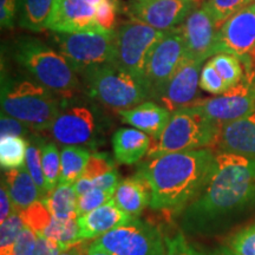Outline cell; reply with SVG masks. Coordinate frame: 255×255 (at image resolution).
<instances>
[{"label":"cell","instance_id":"6da1fadb","mask_svg":"<svg viewBox=\"0 0 255 255\" xmlns=\"http://www.w3.org/2000/svg\"><path fill=\"white\" fill-rule=\"evenodd\" d=\"M254 207L255 157L219 152L202 189L183 209L181 226L203 234Z\"/></svg>","mask_w":255,"mask_h":255},{"label":"cell","instance_id":"7a4b0ae2","mask_svg":"<svg viewBox=\"0 0 255 255\" xmlns=\"http://www.w3.org/2000/svg\"><path fill=\"white\" fill-rule=\"evenodd\" d=\"M215 152L212 148L170 152L139 165L151 191L150 207L156 210H183L194 200L209 176Z\"/></svg>","mask_w":255,"mask_h":255},{"label":"cell","instance_id":"3957f363","mask_svg":"<svg viewBox=\"0 0 255 255\" xmlns=\"http://www.w3.org/2000/svg\"><path fill=\"white\" fill-rule=\"evenodd\" d=\"M13 57L34 81L63 100L81 90L77 73L58 50L36 38L20 37L13 46Z\"/></svg>","mask_w":255,"mask_h":255},{"label":"cell","instance_id":"277c9868","mask_svg":"<svg viewBox=\"0 0 255 255\" xmlns=\"http://www.w3.org/2000/svg\"><path fill=\"white\" fill-rule=\"evenodd\" d=\"M65 100L30 79H2L1 113L41 131L50 129L65 107Z\"/></svg>","mask_w":255,"mask_h":255},{"label":"cell","instance_id":"5b68a950","mask_svg":"<svg viewBox=\"0 0 255 255\" xmlns=\"http://www.w3.org/2000/svg\"><path fill=\"white\" fill-rule=\"evenodd\" d=\"M82 76L89 96L111 109H130L150 98L144 79L115 63L97 66Z\"/></svg>","mask_w":255,"mask_h":255},{"label":"cell","instance_id":"8992f818","mask_svg":"<svg viewBox=\"0 0 255 255\" xmlns=\"http://www.w3.org/2000/svg\"><path fill=\"white\" fill-rule=\"evenodd\" d=\"M219 127L191 107L181 108L169 120L163 132L151 139L148 157L214 146Z\"/></svg>","mask_w":255,"mask_h":255},{"label":"cell","instance_id":"52a82bcc","mask_svg":"<svg viewBox=\"0 0 255 255\" xmlns=\"http://www.w3.org/2000/svg\"><path fill=\"white\" fill-rule=\"evenodd\" d=\"M50 38L77 75L115 62L116 31L53 32Z\"/></svg>","mask_w":255,"mask_h":255},{"label":"cell","instance_id":"ba28073f","mask_svg":"<svg viewBox=\"0 0 255 255\" xmlns=\"http://www.w3.org/2000/svg\"><path fill=\"white\" fill-rule=\"evenodd\" d=\"M169 31L157 30L137 20L123 24L116 31V56L114 63L144 79L145 66L151 51Z\"/></svg>","mask_w":255,"mask_h":255},{"label":"cell","instance_id":"9c48e42d","mask_svg":"<svg viewBox=\"0 0 255 255\" xmlns=\"http://www.w3.org/2000/svg\"><path fill=\"white\" fill-rule=\"evenodd\" d=\"M231 53L242 62L247 81L255 77V2L237 12L218 32L216 53Z\"/></svg>","mask_w":255,"mask_h":255},{"label":"cell","instance_id":"30bf717a","mask_svg":"<svg viewBox=\"0 0 255 255\" xmlns=\"http://www.w3.org/2000/svg\"><path fill=\"white\" fill-rule=\"evenodd\" d=\"M92 242L113 255H165L158 229L135 218Z\"/></svg>","mask_w":255,"mask_h":255},{"label":"cell","instance_id":"8fae6325","mask_svg":"<svg viewBox=\"0 0 255 255\" xmlns=\"http://www.w3.org/2000/svg\"><path fill=\"white\" fill-rule=\"evenodd\" d=\"M186 58V45L181 28H173L156 44L146 63L144 81L150 91V98H157Z\"/></svg>","mask_w":255,"mask_h":255},{"label":"cell","instance_id":"7c38bea8","mask_svg":"<svg viewBox=\"0 0 255 255\" xmlns=\"http://www.w3.org/2000/svg\"><path fill=\"white\" fill-rule=\"evenodd\" d=\"M188 107L200 111L209 121L221 127L254 113L255 85L244 78L225 94L207 100H195Z\"/></svg>","mask_w":255,"mask_h":255},{"label":"cell","instance_id":"4fadbf2b","mask_svg":"<svg viewBox=\"0 0 255 255\" xmlns=\"http://www.w3.org/2000/svg\"><path fill=\"white\" fill-rule=\"evenodd\" d=\"M187 58L205 62L216 55L219 26L206 4L190 12L180 27Z\"/></svg>","mask_w":255,"mask_h":255},{"label":"cell","instance_id":"5bb4252c","mask_svg":"<svg viewBox=\"0 0 255 255\" xmlns=\"http://www.w3.org/2000/svg\"><path fill=\"white\" fill-rule=\"evenodd\" d=\"M193 8V0H131L128 12L132 20L169 31L186 20Z\"/></svg>","mask_w":255,"mask_h":255},{"label":"cell","instance_id":"9a60e30c","mask_svg":"<svg viewBox=\"0 0 255 255\" xmlns=\"http://www.w3.org/2000/svg\"><path fill=\"white\" fill-rule=\"evenodd\" d=\"M49 130L52 138L59 144H89L96 131L95 115L84 105H65Z\"/></svg>","mask_w":255,"mask_h":255},{"label":"cell","instance_id":"2e32d148","mask_svg":"<svg viewBox=\"0 0 255 255\" xmlns=\"http://www.w3.org/2000/svg\"><path fill=\"white\" fill-rule=\"evenodd\" d=\"M203 62L186 58L169 79L156 100L171 113L186 108L196 100L200 88V73Z\"/></svg>","mask_w":255,"mask_h":255},{"label":"cell","instance_id":"e0dca14e","mask_svg":"<svg viewBox=\"0 0 255 255\" xmlns=\"http://www.w3.org/2000/svg\"><path fill=\"white\" fill-rule=\"evenodd\" d=\"M47 30L59 33L104 31L96 21V7L84 0H56Z\"/></svg>","mask_w":255,"mask_h":255},{"label":"cell","instance_id":"ac0fdd59","mask_svg":"<svg viewBox=\"0 0 255 255\" xmlns=\"http://www.w3.org/2000/svg\"><path fill=\"white\" fill-rule=\"evenodd\" d=\"M214 148L220 152L255 157V111L219 127Z\"/></svg>","mask_w":255,"mask_h":255},{"label":"cell","instance_id":"d6986e66","mask_svg":"<svg viewBox=\"0 0 255 255\" xmlns=\"http://www.w3.org/2000/svg\"><path fill=\"white\" fill-rule=\"evenodd\" d=\"M133 219V216L123 212L115 202L114 197L91 212L78 216L79 234L83 241L89 239H97L105 233L127 225Z\"/></svg>","mask_w":255,"mask_h":255},{"label":"cell","instance_id":"ffe728a7","mask_svg":"<svg viewBox=\"0 0 255 255\" xmlns=\"http://www.w3.org/2000/svg\"><path fill=\"white\" fill-rule=\"evenodd\" d=\"M119 114L123 123L148 133L151 139L157 138L163 132L171 117V111L163 105L148 101L130 109L119 110Z\"/></svg>","mask_w":255,"mask_h":255},{"label":"cell","instance_id":"44dd1931","mask_svg":"<svg viewBox=\"0 0 255 255\" xmlns=\"http://www.w3.org/2000/svg\"><path fill=\"white\" fill-rule=\"evenodd\" d=\"M115 159L121 164L131 165L148 154L151 137L138 129L121 128L111 137Z\"/></svg>","mask_w":255,"mask_h":255},{"label":"cell","instance_id":"7402d4cb","mask_svg":"<svg viewBox=\"0 0 255 255\" xmlns=\"http://www.w3.org/2000/svg\"><path fill=\"white\" fill-rule=\"evenodd\" d=\"M114 200L123 212L136 218L146 206H150L151 191L144 178L136 174L121 181L115 191Z\"/></svg>","mask_w":255,"mask_h":255},{"label":"cell","instance_id":"603a6c76","mask_svg":"<svg viewBox=\"0 0 255 255\" xmlns=\"http://www.w3.org/2000/svg\"><path fill=\"white\" fill-rule=\"evenodd\" d=\"M1 180L8 189L13 212L21 213L32 203L41 200L39 189L26 167L7 169L2 173Z\"/></svg>","mask_w":255,"mask_h":255},{"label":"cell","instance_id":"cb8c5ba5","mask_svg":"<svg viewBox=\"0 0 255 255\" xmlns=\"http://www.w3.org/2000/svg\"><path fill=\"white\" fill-rule=\"evenodd\" d=\"M56 0H20L19 2V25L32 32L47 28Z\"/></svg>","mask_w":255,"mask_h":255},{"label":"cell","instance_id":"d4e9b609","mask_svg":"<svg viewBox=\"0 0 255 255\" xmlns=\"http://www.w3.org/2000/svg\"><path fill=\"white\" fill-rule=\"evenodd\" d=\"M90 156V151L82 145H64L60 151L59 184L73 186L84 173Z\"/></svg>","mask_w":255,"mask_h":255},{"label":"cell","instance_id":"484cf974","mask_svg":"<svg viewBox=\"0 0 255 255\" xmlns=\"http://www.w3.org/2000/svg\"><path fill=\"white\" fill-rule=\"evenodd\" d=\"M77 200L78 195L73 186L58 184L41 201L53 218L77 219Z\"/></svg>","mask_w":255,"mask_h":255},{"label":"cell","instance_id":"4316f807","mask_svg":"<svg viewBox=\"0 0 255 255\" xmlns=\"http://www.w3.org/2000/svg\"><path fill=\"white\" fill-rule=\"evenodd\" d=\"M28 141L23 136H6L0 138V164L2 170L24 167L26 163Z\"/></svg>","mask_w":255,"mask_h":255},{"label":"cell","instance_id":"83f0119b","mask_svg":"<svg viewBox=\"0 0 255 255\" xmlns=\"http://www.w3.org/2000/svg\"><path fill=\"white\" fill-rule=\"evenodd\" d=\"M39 234L51 239V240L58 241L66 247H70L72 245L83 241L81 239V234H79L77 219L53 218L50 225Z\"/></svg>","mask_w":255,"mask_h":255},{"label":"cell","instance_id":"f1b7e54d","mask_svg":"<svg viewBox=\"0 0 255 255\" xmlns=\"http://www.w3.org/2000/svg\"><path fill=\"white\" fill-rule=\"evenodd\" d=\"M214 68L218 70L223 81L231 89L238 85L245 77V69L241 60L231 53H216L210 58Z\"/></svg>","mask_w":255,"mask_h":255},{"label":"cell","instance_id":"f546056e","mask_svg":"<svg viewBox=\"0 0 255 255\" xmlns=\"http://www.w3.org/2000/svg\"><path fill=\"white\" fill-rule=\"evenodd\" d=\"M41 165H43L47 194L59 184L60 154L53 142H44L41 145Z\"/></svg>","mask_w":255,"mask_h":255},{"label":"cell","instance_id":"4dcf8cb0","mask_svg":"<svg viewBox=\"0 0 255 255\" xmlns=\"http://www.w3.org/2000/svg\"><path fill=\"white\" fill-rule=\"evenodd\" d=\"M43 139L33 136L28 141L27 152H26V165L28 173L33 178L34 183L37 184L38 189L41 195V200L47 195L45 187V176H44L43 165H41V145H43Z\"/></svg>","mask_w":255,"mask_h":255},{"label":"cell","instance_id":"1f68e13d","mask_svg":"<svg viewBox=\"0 0 255 255\" xmlns=\"http://www.w3.org/2000/svg\"><path fill=\"white\" fill-rule=\"evenodd\" d=\"M25 227L23 219L17 212L0 223V255H12L15 241Z\"/></svg>","mask_w":255,"mask_h":255},{"label":"cell","instance_id":"d6a6232c","mask_svg":"<svg viewBox=\"0 0 255 255\" xmlns=\"http://www.w3.org/2000/svg\"><path fill=\"white\" fill-rule=\"evenodd\" d=\"M19 214L23 219L25 226L36 232L37 234L43 232L53 219V216L51 215L49 209L46 208V206L44 205L41 200L32 203L30 207H27Z\"/></svg>","mask_w":255,"mask_h":255},{"label":"cell","instance_id":"836d02e7","mask_svg":"<svg viewBox=\"0 0 255 255\" xmlns=\"http://www.w3.org/2000/svg\"><path fill=\"white\" fill-rule=\"evenodd\" d=\"M250 4L251 0H208L206 2L219 28L227 19Z\"/></svg>","mask_w":255,"mask_h":255},{"label":"cell","instance_id":"e575fe53","mask_svg":"<svg viewBox=\"0 0 255 255\" xmlns=\"http://www.w3.org/2000/svg\"><path fill=\"white\" fill-rule=\"evenodd\" d=\"M200 88L212 95H222L229 90L228 85L226 84V82L223 81L210 60H208L201 69Z\"/></svg>","mask_w":255,"mask_h":255},{"label":"cell","instance_id":"d590c367","mask_svg":"<svg viewBox=\"0 0 255 255\" xmlns=\"http://www.w3.org/2000/svg\"><path fill=\"white\" fill-rule=\"evenodd\" d=\"M228 247L238 255H255V223L233 235Z\"/></svg>","mask_w":255,"mask_h":255},{"label":"cell","instance_id":"8d00e7d4","mask_svg":"<svg viewBox=\"0 0 255 255\" xmlns=\"http://www.w3.org/2000/svg\"><path fill=\"white\" fill-rule=\"evenodd\" d=\"M114 197V194L110 191L102 189H91L88 193L78 196L77 200V215L81 216L83 214L91 212L98 207L103 206L108 201Z\"/></svg>","mask_w":255,"mask_h":255},{"label":"cell","instance_id":"74e56055","mask_svg":"<svg viewBox=\"0 0 255 255\" xmlns=\"http://www.w3.org/2000/svg\"><path fill=\"white\" fill-rule=\"evenodd\" d=\"M114 169H116V167L109 156L105 154H91L81 177L87 178V180H95Z\"/></svg>","mask_w":255,"mask_h":255},{"label":"cell","instance_id":"f35d334b","mask_svg":"<svg viewBox=\"0 0 255 255\" xmlns=\"http://www.w3.org/2000/svg\"><path fill=\"white\" fill-rule=\"evenodd\" d=\"M117 13V0H104L96 6V21L104 31H115Z\"/></svg>","mask_w":255,"mask_h":255},{"label":"cell","instance_id":"ab89813d","mask_svg":"<svg viewBox=\"0 0 255 255\" xmlns=\"http://www.w3.org/2000/svg\"><path fill=\"white\" fill-rule=\"evenodd\" d=\"M165 255H202L195 247L186 240L182 233H177L174 237H165Z\"/></svg>","mask_w":255,"mask_h":255},{"label":"cell","instance_id":"60d3db41","mask_svg":"<svg viewBox=\"0 0 255 255\" xmlns=\"http://www.w3.org/2000/svg\"><path fill=\"white\" fill-rule=\"evenodd\" d=\"M31 132V128L14 117L1 113L0 117V138L6 136H25Z\"/></svg>","mask_w":255,"mask_h":255},{"label":"cell","instance_id":"b9f144b4","mask_svg":"<svg viewBox=\"0 0 255 255\" xmlns=\"http://www.w3.org/2000/svg\"><path fill=\"white\" fill-rule=\"evenodd\" d=\"M37 245V233L25 227L15 241L12 255H34Z\"/></svg>","mask_w":255,"mask_h":255},{"label":"cell","instance_id":"7bdbcfd3","mask_svg":"<svg viewBox=\"0 0 255 255\" xmlns=\"http://www.w3.org/2000/svg\"><path fill=\"white\" fill-rule=\"evenodd\" d=\"M20 0H0V23L1 27H13Z\"/></svg>","mask_w":255,"mask_h":255},{"label":"cell","instance_id":"ee69618b","mask_svg":"<svg viewBox=\"0 0 255 255\" xmlns=\"http://www.w3.org/2000/svg\"><path fill=\"white\" fill-rule=\"evenodd\" d=\"M66 246L58 241L51 240L49 238L37 234V245L34 255H58L66 250Z\"/></svg>","mask_w":255,"mask_h":255},{"label":"cell","instance_id":"f6af8a7d","mask_svg":"<svg viewBox=\"0 0 255 255\" xmlns=\"http://www.w3.org/2000/svg\"><path fill=\"white\" fill-rule=\"evenodd\" d=\"M13 213V206L9 196L8 189L4 181L1 180V188H0V223L4 222L9 215Z\"/></svg>","mask_w":255,"mask_h":255},{"label":"cell","instance_id":"bcb514c9","mask_svg":"<svg viewBox=\"0 0 255 255\" xmlns=\"http://www.w3.org/2000/svg\"><path fill=\"white\" fill-rule=\"evenodd\" d=\"M88 248L89 245L84 244V242H78V244L72 245L69 248L58 255H88Z\"/></svg>","mask_w":255,"mask_h":255},{"label":"cell","instance_id":"7dc6e473","mask_svg":"<svg viewBox=\"0 0 255 255\" xmlns=\"http://www.w3.org/2000/svg\"><path fill=\"white\" fill-rule=\"evenodd\" d=\"M88 255H113V254L108 253V252L104 251L103 248H101L100 246H97V245H95L94 242H91L88 248Z\"/></svg>","mask_w":255,"mask_h":255},{"label":"cell","instance_id":"c3c4849f","mask_svg":"<svg viewBox=\"0 0 255 255\" xmlns=\"http://www.w3.org/2000/svg\"><path fill=\"white\" fill-rule=\"evenodd\" d=\"M209 255H238V254L234 253V252H233L228 246H222V247L216 248V250L213 251Z\"/></svg>","mask_w":255,"mask_h":255},{"label":"cell","instance_id":"681fc988","mask_svg":"<svg viewBox=\"0 0 255 255\" xmlns=\"http://www.w3.org/2000/svg\"><path fill=\"white\" fill-rule=\"evenodd\" d=\"M84 1H87L88 4H90V5H92V6H98L101 4L102 1H104V0H84Z\"/></svg>","mask_w":255,"mask_h":255}]
</instances>
